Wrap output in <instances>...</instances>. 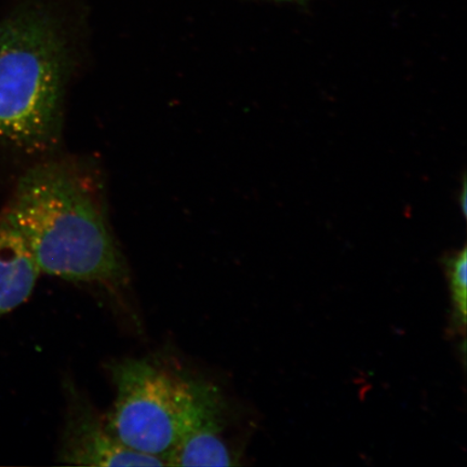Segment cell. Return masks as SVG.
Listing matches in <instances>:
<instances>
[{
    "label": "cell",
    "instance_id": "277c9868",
    "mask_svg": "<svg viewBox=\"0 0 467 467\" xmlns=\"http://www.w3.org/2000/svg\"><path fill=\"white\" fill-rule=\"evenodd\" d=\"M229 405L212 383L195 379L180 435L165 459L166 466L239 465L241 452L227 441Z\"/></svg>",
    "mask_w": 467,
    "mask_h": 467
},
{
    "label": "cell",
    "instance_id": "52a82bcc",
    "mask_svg": "<svg viewBox=\"0 0 467 467\" xmlns=\"http://www.w3.org/2000/svg\"><path fill=\"white\" fill-rule=\"evenodd\" d=\"M449 280L452 305V326L464 334L467 317V250L466 247L442 260Z\"/></svg>",
    "mask_w": 467,
    "mask_h": 467
},
{
    "label": "cell",
    "instance_id": "6da1fadb",
    "mask_svg": "<svg viewBox=\"0 0 467 467\" xmlns=\"http://www.w3.org/2000/svg\"><path fill=\"white\" fill-rule=\"evenodd\" d=\"M3 214L25 239L42 274L113 290L130 282L101 207L68 167L49 162L26 172Z\"/></svg>",
    "mask_w": 467,
    "mask_h": 467
},
{
    "label": "cell",
    "instance_id": "8992f818",
    "mask_svg": "<svg viewBox=\"0 0 467 467\" xmlns=\"http://www.w3.org/2000/svg\"><path fill=\"white\" fill-rule=\"evenodd\" d=\"M40 274L19 231L0 214V318L28 300Z\"/></svg>",
    "mask_w": 467,
    "mask_h": 467
},
{
    "label": "cell",
    "instance_id": "5b68a950",
    "mask_svg": "<svg viewBox=\"0 0 467 467\" xmlns=\"http://www.w3.org/2000/svg\"><path fill=\"white\" fill-rule=\"evenodd\" d=\"M67 414L58 461L78 466H162L161 458L132 451L110 433L107 421L67 382Z\"/></svg>",
    "mask_w": 467,
    "mask_h": 467
},
{
    "label": "cell",
    "instance_id": "7a4b0ae2",
    "mask_svg": "<svg viewBox=\"0 0 467 467\" xmlns=\"http://www.w3.org/2000/svg\"><path fill=\"white\" fill-rule=\"evenodd\" d=\"M69 55L54 19L29 10L0 23V140L46 150L60 137Z\"/></svg>",
    "mask_w": 467,
    "mask_h": 467
},
{
    "label": "cell",
    "instance_id": "3957f363",
    "mask_svg": "<svg viewBox=\"0 0 467 467\" xmlns=\"http://www.w3.org/2000/svg\"><path fill=\"white\" fill-rule=\"evenodd\" d=\"M109 372L116 388L105 419L110 433L134 451L165 459L178 441L195 379L146 359L117 361Z\"/></svg>",
    "mask_w": 467,
    "mask_h": 467
}]
</instances>
